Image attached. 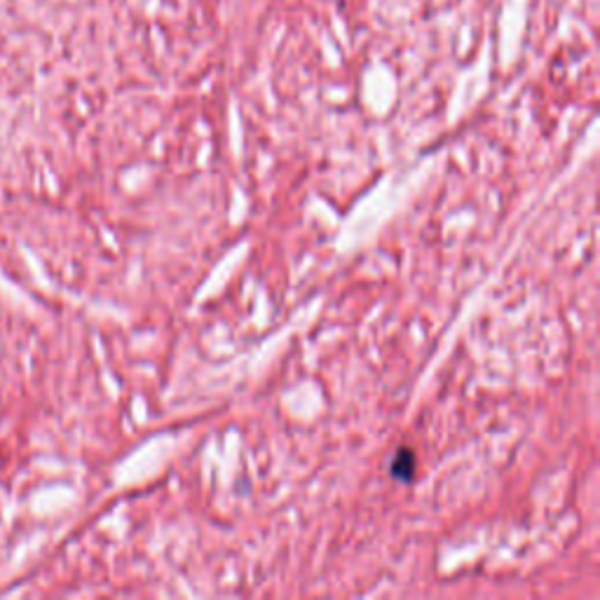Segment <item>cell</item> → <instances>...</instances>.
Masks as SVG:
<instances>
[{"instance_id": "cell-1", "label": "cell", "mask_w": 600, "mask_h": 600, "mask_svg": "<svg viewBox=\"0 0 600 600\" xmlns=\"http://www.w3.org/2000/svg\"><path fill=\"white\" fill-rule=\"evenodd\" d=\"M416 471V455L411 453L408 448H401L399 453L395 455V460H392V474L401 481H408Z\"/></svg>"}]
</instances>
